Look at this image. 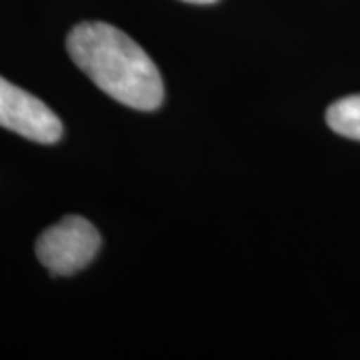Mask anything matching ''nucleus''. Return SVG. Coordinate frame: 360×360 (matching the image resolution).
Returning a JSON list of instances; mask_svg holds the SVG:
<instances>
[{"label":"nucleus","instance_id":"nucleus-1","mask_svg":"<svg viewBox=\"0 0 360 360\" xmlns=\"http://www.w3.org/2000/svg\"><path fill=\"white\" fill-rule=\"evenodd\" d=\"M72 63L110 98L136 110H156L165 86L153 58L129 34L106 22L77 25L66 39Z\"/></svg>","mask_w":360,"mask_h":360},{"label":"nucleus","instance_id":"nucleus-2","mask_svg":"<svg viewBox=\"0 0 360 360\" xmlns=\"http://www.w3.org/2000/svg\"><path fill=\"white\" fill-rule=\"evenodd\" d=\"M101 248V234L82 217H65L37 240L42 266L58 276H70L92 262Z\"/></svg>","mask_w":360,"mask_h":360},{"label":"nucleus","instance_id":"nucleus-3","mask_svg":"<svg viewBox=\"0 0 360 360\" xmlns=\"http://www.w3.org/2000/svg\"><path fill=\"white\" fill-rule=\"evenodd\" d=\"M0 127L28 141L54 144L63 139V122L34 94L0 77Z\"/></svg>","mask_w":360,"mask_h":360},{"label":"nucleus","instance_id":"nucleus-4","mask_svg":"<svg viewBox=\"0 0 360 360\" xmlns=\"http://www.w3.org/2000/svg\"><path fill=\"white\" fill-rule=\"evenodd\" d=\"M326 122L336 134L360 141V94L336 101L326 110Z\"/></svg>","mask_w":360,"mask_h":360},{"label":"nucleus","instance_id":"nucleus-5","mask_svg":"<svg viewBox=\"0 0 360 360\" xmlns=\"http://www.w3.org/2000/svg\"><path fill=\"white\" fill-rule=\"evenodd\" d=\"M182 2H191V4H212L217 0H182Z\"/></svg>","mask_w":360,"mask_h":360}]
</instances>
